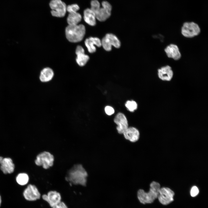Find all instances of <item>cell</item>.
I'll list each match as a JSON object with an SVG mask.
<instances>
[{"label": "cell", "mask_w": 208, "mask_h": 208, "mask_svg": "<svg viewBox=\"0 0 208 208\" xmlns=\"http://www.w3.org/2000/svg\"><path fill=\"white\" fill-rule=\"evenodd\" d=\"M14 164L11 158H3L0 164V169L4 174H7L12 173L14 172Z\"/></svg>", "instance_id": "15"}, {"label": "cell", "mask_w": 208, "mask_h": 208, "mask_svg": "<svg viewBox=\"0 0 208 208\" xmlns=\"http://www.w3.org/2000/svg\"><path fill=\"white\" fill-rule=\"evenodd\" d=\"M42 198L47 202L52 208L61 201L60 194L55 191H49L47 194L42 195Z\"/></svg>", "instance_id": "11"}, {"label": "cell", "mask_w": 208, "mask_h": 208, "mask_svg": "<svg viewBox=\"0 0 208 208\" xmlns=\"http://www.w3.org/2000/svg\"><path fill=\"white\" fill-rule=\"evenodd\" d=\"M81 18V16L79 13L72 12L69 13L67 21L68 25H75L78 24Z\"/></svg>", "instance_id": "21"}, {"label": "cell", "mask_w": 208, "mask_h": 208, "mask_svg": "<svg viewBox=\"0 0 208 208\" xmlns=\"http://www.w3.org/2000/svg\"><path fill=\"white\" fill-rule=\"evenodd\" d=\"M199 191L198 187L196 186H193L190 191V194L192 197H195L198 194Z\"/></svg>", "instance_id": "25"}, {"label": "cell", "mask_w": 208, "mask_h": 208, "mask_svg": "<svg viewBox=\"0 0 208 208\" xmlns=\"http://www.w3.org/2000/svg\"><path fill=\"white\" fill-rule=\"evenodd\" d=\"M2 202V199L1 196L0 194V207H1Z\"/></svg>", "instance_id": "28"}, {"label": "cell", "mask_w": 208, "mask_h": 208, "mask_svg": "<svg viewBox=\"0 0 208 208\" xmlns=\"http://www.w3.org/2000/svg\"><path fill=\"white\" fill-rule=\"evenodd\" d=\"M52 208H68L67 205L63 202L61 201Z\"/></svg>", "instance_id": "27"}, {"label": "cell", "mask_w": 208, "mask_h": 208, "mask_svg": "<svg viewBox=\"0 0 208 208\" xmlns=\"http://www.w3.org/2000/svg\"><path fill=\"white\" fill-rule=\"evenodd\" d=\"M3 158V157H1V156H0V163H1V160H2Z\"/></svg>", "instance_id": "29"}, {"label": "cell", "mask_w": 208, "mask_h": 208, "mask_svg": "<svg viewBox=\"0 0 208 208\" xmlns=\"http://www.w3.org/2000/svg\"><path fill=\"white\" fill-rule=\"evenodd\" d=\"M54 160L52 154L49 152L44 151L38 155L35 163L36 165L42 166L43 168L47 169L53 165Z\"/></svg>", "instance_id": "4"}, {"label": "cell", "mask_w": 208, "mask_h": 208, "mask_svg": "<svg viewBox=\"0 0 208 208\" xmlns=\"http://www.w3.org/2000/svg\"><path fill=\"white\" fill-rule=\"evenodd\" d=\"M105 109L106 113L108 115H111L114 112V110L113 108L110 106H106Z\"/></svg>", "instance_id": "26"}, {"label": "cell", "mask_w": 208, "mask_h": 208, "mask_svg": "<svg viewBox=\"0 0 208 208\" xmlns=\"http://www.w3.org/2000/svg\"><path fill=\"white\" fill-rule=\"evenodd\" d=\"M181 31L184 37L190 38L198 35L200 29L199 25L194 22H185L183 24Z\"/></svg>", "instance_id": "5"}, {"label": "cell", "mask_w": 208, "mask_h": 208, "mask_svg": "<svg viewBox=\"0 0 208 208\" xmlns=\"http://www.w3.org/2000/svg\"><path fill=\"white\" fill-rule=\"evenodd\" d=\"M122 134L126 140L133 143L138 140L140 135L138 130L133 127H128Z\"/></svg>", "instance_id": "16"}, {"label": "cell", "mask_w": 208, "mask_h": 208, "mask_svg": "<svg viewBox=\"0 0 208 208\" xmlns=\"http://www.w3.org/2000/svg\"><path fill=\"white\" fill-rule=\"evenodd\" d=\"M102 7L100 8L94 13L96 19L100 21H104L111 15L112 7L108 2L104 1L102 3Z\"/></svg>", "instance_id": "8"}, {"label": "cell", "mask_w": 208, "mask_h": 208, "mask_svg": "<svg viewBox=\"0 0 208 208\" xmlns=\"http://www.w3.org/2000/svg\"><path fill=\"white\" fill-rule=\"evenodd\" d=\"M86 32L84 26L82 24L68 25L66 28V37L68 40L72 42L81 41Z\"/></svg>", "instance_id": "3"}, {"label": "cell", "mask_w": 208, "mask_h": 208, "mask_svg": "<svg viewBox=\"0 0 208 208\" xmlns=\"http://www.w3.org/2000/svg\"><path fill=\"white\" fill-rule=\"evenodd\" d=\"M29 180V177L27 174L25 173L18 174L16 177L17 183L21 186L25 185L27 184Z\"/></svg>", "instance_id": "22"}, {"label": "cell", "mask_w": 208, "mask_h": 208, "mask_svg": "<svg viewBox=\"0 0 208 208\" xmlns=\"http://www.w3.org/2000/svg\"><path fill=\"white\" fill-rule=\"evenodd\" d=\"M167 57L172 58L175 60H179L181 57V54L178 46L174 44H171L167 46L164 49Z\"/></svg>", "instance_id": "14"}, {"label": "cell", "mask_w": 208, "mask_h": 208, "mask_svg": "<svg viewBox=\"0 0 208 208\" xmlns=\"http://www.w3.org/2000/svg\"><path fill=\"white\" fill-rule=\"evenodd\" d=\"M83 18L85 22L90 25L93 26L96 24V17L90 8L86 9L83 12Z\"/></svg>", "instance_id": "19"}, {"label": "cell", "mask_w": 208, "mask_h": 208, "mask_svg": "<svg viewBox=\"0 0 208 208\" xmlns=\"http://www.w3.org/2000/svg\"><path fill=\"white\" fill-rule=\"evenodd\" d=\"M159 78L164 81H169L172 79L173 72L171 67L167 65L162 66L157 70Z\"/></svg>", "instance_id": "13"}, {"label": "cell", "mask_w": 208, "mask_h": 208, "mask_svg": "<svg viewBox=\"0 0 208 208\" xmlns=\"http://www.w3.org/2000/svg\"><path fill=\"white\" fill-rule=\"evenodd\" d=\"M114 121L117 125L116 129L119 134H123L128 127L127 119L125 116L122 113H118L115 117Z\"/></svg>", "instance_id": "12"}, {"label": "cell", "mask_w": 208, "mask_h": 208, "mask_svg": "<svg viewBox=\"0 0 208 208\" xmlns=\"http://www.w3.org/2000/svg\"><path fill=\"white\" fill-rule=\"evenodd\" d=\"M51 13L54 16L62 17L65 15L67 6L61 0H51L49 3Z\"/></svg>", "instance_id": "6"}, {"label": "cell", "mask_w": 208, "mask_h": 208, "mask_svg": "<svg viewBox=\"0 0 208 208\" xmlns=\"http://www.w3.org/2000/svg\"><path fill=\"white\" fill-rule=\"evenodd\" d=\"M101 46L106 51H110L112 46L116 48L120 46V42L118 38L114 34L109 33L106 34L101 41Z\"/></svg>", "instance_id": "7"}, {"label": "cell", "mask_w": 208, "mask_h": 208, "mask_svg": "<svg viewBox=\"0 0 208 208\" xmlns=\"http://www.w3.org/2000/svg\"><path fill=\"white\" fill-rule=\"evenodd\" d=\"M53 75V72L51 69L48 67L46 68L41 71L40 79L41 81L47 82L51 80Z\"/></svg>", "instance_id": "20"}, {"label": "cell", "mask_w": 208, "mask_h": 208, "mask_svg": "<svg viewBox=\"0 0 208 208\" xmlns=\"http://www.w3.org/2000/svg\"><path fill=\"white\" fill-rule=\"evenodd\" d=\"M174 192L170 188L162 187L160 188L158 196L159 202L163 205H167L174 200Z\"/></svg>", "instance_id": "10"}, {"label": "cell", "mask_w": 208, "mask_h": 208, "mask_svg": "<svg viewBox=\"0 0 208 208\" xmlns=\"http://www.w3.org/2000/svg\"><path fill=\"white\" fill-rule=\"evenodd\" d=\"M149 191L145 192L143 190L140 189L137 192V197L140 202L143 204L151 203L157 198L160 188V184L153 181L150 184Z\"/></svg>", "instance_id": "2"}, {"label": "cell", "mask_w": 208, "mask_h": 208, "mask_svg": "<svg viewBox=\"0 0 208 208\" xmlns=\"http://www.w3.org/2000/svg\"><path fill=\"white\" fill-rule=\"evenodd\" d=\"M79 9V5L76 4H74L68 5L67 6L66 11L68 13L77 12Z\"/></svg>", "instance_id": "24"}, {"label": "cell", "mask_w": 208, "mask_h": 208, "mask_svg": "<svg viewBox=\"0 0 208 208\" xmlns=\"http://www.w3.org/2000/svg\"><path fill=\"white\" fill-rule=\"evenodd\" d=\"M125 105L128 109L131 112H133L137 107L136 103L133 101H129L125 103Z\"/></svg>", "instance_id": "23"}, {"label": "cell", "mask_w": 208, "mask_h": 208, "mask_svg": "<svg viewBox=\"0 0 208 208\" xmlns=\"http://www.w3.org/2000/svg\"><path fill=\"white\" fill-rule=\"evenodd\" d=\"M23 195L24 198L29 201L36 200L41 197L40 194L37 187L31 184L27 186L24 190Z\"/></svg>", "instance_id": "9"}, {"label": "cell", "mask_w": 208, "mask_h": 208, "mask_svg": "<svg viewBox=\"0 0 208 208\" xmlns=\"http://www.w3.org/2000/svg\"><path fill=\"white\" fill-rule=\"evenodd\" d=\"M85 44L88 52L91 53H94L96 51L95 46L98 47L101 46V41L97 37H90L86 39L85 41Z\"/></svg>", "instance_id": "17"}, {"label": "cell", "mask_w": 208, "mask_h": 208, "mask_svg": "<svg viewBox=\"0 0 208 208\" xmlns=\"http://www.w3.org/2000/svg\"><path fill=\"white\" fill-rule=\"evenodd\" d=\"M88 173L81 164L74 165L67 171L65 179L72 184L86 186Z\"/></svg>", "instance_id": "1"}, {"label": "cell", "mask_w": 208, "mask_h": 208, "mask_svg": "<svg viewBox=\"0 0 208 208\" xmlns=\"http://www.w3.org/2000/svg\"><path fill=\"white\" fill-rule=\"evenodd\" d=\"M77 55L76 61L80 66H83L87 63L89 59V56L85 54L84 50L80 46H78L76 50Z\"/></svg>", "instance_id": "18"}]
</instances>
